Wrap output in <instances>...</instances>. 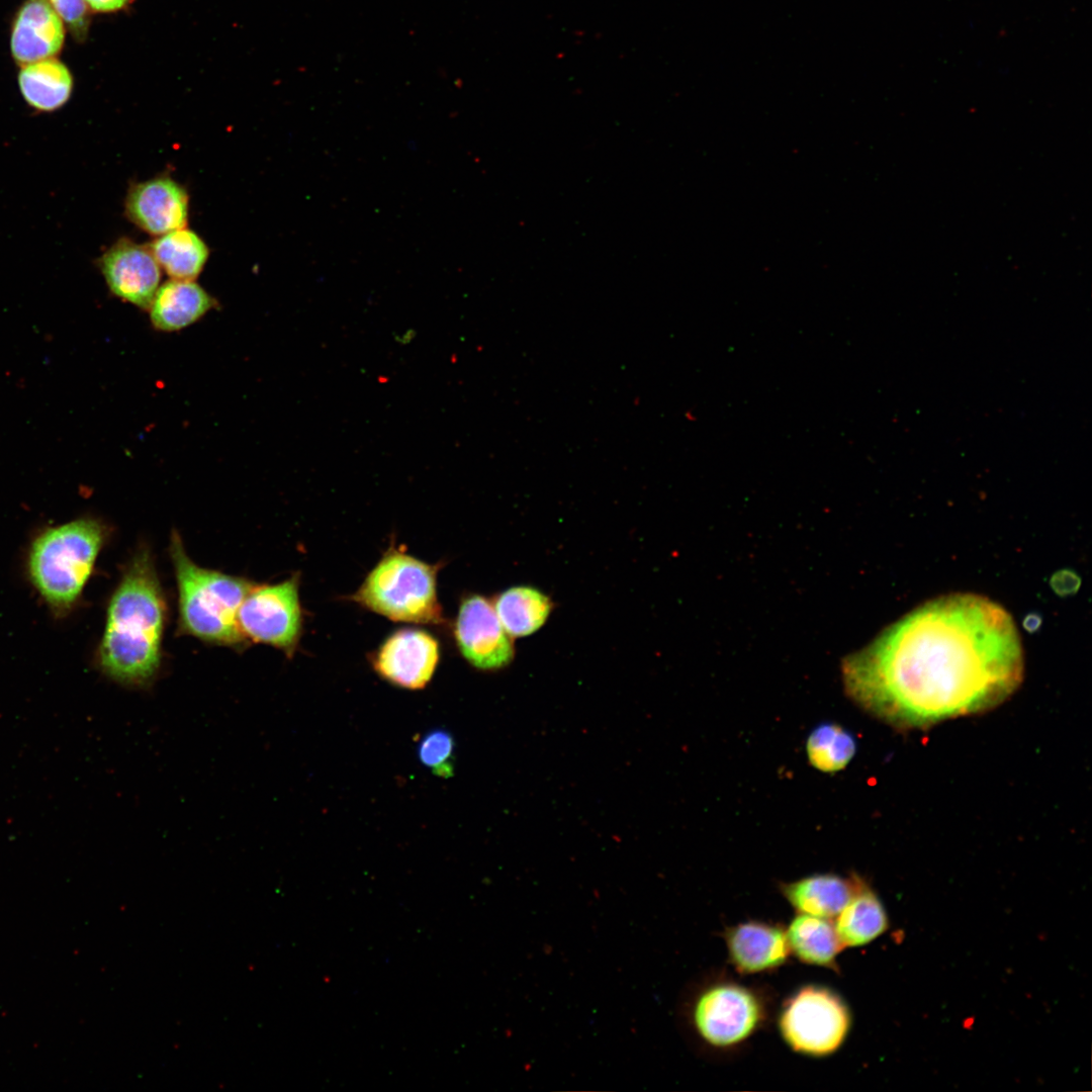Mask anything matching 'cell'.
I'll return each mask as SVG.
<instances>
[{"instance_id":"cell-7","label":"cell","mask_w":1092,"mask_h":1092,"mask_svg":"<svg viewBox=\"0 0 1092 1092\" xmlns=\"http://www.w3.org/2000/svg\"><path fill=\"white\" fill-rule=\"evenodd\" d=\"M298 575L275 584H253L238 611L246 640L264 643L292 656L302 629Z\"/></svg>"},{"instance_id":"cell-20","label":"cell","mask_w":1092,"mask_h":1092,"mask_svg":"<svg viewBox=\"0 0 1092 1092\" xmlns=\"http://www.w3.org/2000/svg\"><path fill=\"white\" fill-rule=\"evenodd\" d=\"M160 267L172 278L194 280L209 255L204 241L186 228L159 236L149 245Z\"/></svg>"},{"instance_id":"cell-9","label":"cell","mask_w":1092,"mask_h":1092,"mask_svg":"<svg viewBox=\"0 0 1092 1092\" xmlns=\"http://www.w3.org/2000/svg\"><path fill=\"white\" fill-rule=\"evenodd\" d=\"M761 1009L756 997L736 985H718L698 998L693 1018L699 1034L710 1044L738 1043L758 1025Z\"/></svg>"},{"instance_id":"cell-11","label":"cell","mask_w":1092,"mask_h":1092,"mask_svg":"<svg viewBox=\"0 0 1092 1092\" xmlns=\"http://www.w3.org/2000/svg\"><path fill=\"white\" fill-rule=\"evenodd\" d=\"M98 266L115 296L149 309L161 281V267L149 246L122 238L101 255Z\"/></svg>"},{"instance_id":"cell-3","label":"cell","mask_w":1092,"mask_h":1092,"mask_svg":"<svg viewBox=\"0 0 1092 1092\" xmlns=\"http://www.w3.org/2000/svg\"><path fill=\"white\" fill-rule=\"evenodd\" d=\"M170 555L179 595V631L211 644L245 647L238 611L254 583L198 566L176 532L171 535Z\"/></svg>"},{"instance_id":"cell-23","label":"cell","mask_w":1092,"mask_h":1092,"mask_svg":"<svg viewBox=\"0 0 1092 1092\" xmlns=\"http://www.w3.org/2000/svg\"><path fill=\"white\" fill-rule=\"evenodd\" d=\"M453 737L443 729H435L427 733L418 746V754L422 763L429 767L434 775L441 778L453 776Z\"/></svg>"},{"instance_id":"cell-6","label":"cell","mask_w":1092,"mask_h":1092,"mask_svg":"<svg viewBox=\"0 0 1092 1092\" xmlns=\"http://www.w3.org/2000/svg\"><path fill=\"white\" fill-rule=\"evenodd\" d=\"M850 1017L841 999L821 987L801 989L786 1002L780 1018L785 1040L796 1052L825 1056L843 1042Z\"/></svg>"},{"instance_id":"cell-22","label":"cell","mask_w":1092,"mask_h":1092,"mask_svg":"<svg viewBox=\"0 0 1092 1092\" xmlns=\"http://www.w3.org/2000/svg\"><path fill=\"white\" fill-rule=\"evenodd\" d=\"M856 752L854 736L839 724L826 722L815 727L806 741L810 764L826 774L845 768Z\"/></svg>"},{"instance_id":"cell-16","label":"cell","mask_w":1092,"mask_h":1092,"mask_svg":"<svg viewBox=\"0 0 1092 1092\" xmlns=\"http://www.w3.org/2000/svg\"><path fill=\"white\" fill-rule=\"evenodd\" d=\"M860 881L854 875L842 878L834 874H819L783 884L781 890L800 913L831 919L848 903Z\"/></svg>"},{"instance_id":"cell-15","label":"cell","mask_w":1092,"mask_h":1092,"mask_svg":"<svg viewBox=\"0 0 1092 1092\" xmlns=\"http://www.w3.org/2000/svg\"><path fill=\"white\" fill-rule=\"evenodd\" d=\"M214 306L215 299L193 280L171 279L159 286L149 310L156 330L176 332L196 323Z\"/></svg>"},{"instance_id":"cell-19","label":"cell","mask_w":1092,"mask_h":1092,"mask_svg":"<svg viewBox=\"0 0 1092 1092\" xmlns=\"http://www.w3.org/2000/svg\"><path fill=\"white\" fill-rule=\"evenodd\" d=\"M887 927L888 918L880 899L861 880L851 899L836 916L834 928L842 948L867 944Z\"/></svg>"},{"instance_id":"cell-4","label":"cell","mask_w":1092,"mask_h":1092,"mask_svg":"<svg viewBox=\"0 0 1092 1092\" xmlns=\"http://www.w3.org/2000/svg\"><path fill=\"white\" fill-rule=\"evenodd\" d=\"M106 535L100 521L81 518L48 528L33 540L28 574L55 614L65 615L78 601Z\"/></svg>"},{"instance_id":"cell-10","label":"cell","mask_w":1092,"mask_h":1092,"mask_svg":"<svg viewBox=\"0 0 1092 1092\" xmlns=\"http://www.w3.org/2000/svg\"><path fill=\"white\" fill-rule=\"evenodd\" d=\"M439 643L430 633L404 628L392 633L373 656L374 670L390 684L420 690L431 680L439 662Z\"/></svg>"},{"instance_id":"cell-5","label":"cell","mask_w":1092,"mask_h":1092,"mask_svg":"<svg viewBox=\"0 0 1092 1092\" xmlns=\"http://www.w3.org/2000/svg\"><path fill=\"white\" fill-rule=\"evenodd\" d=\"M437 565L397 549L388 550L351 600L392 621L438 624Z\"/></svg>"},{"instance_id":"cell-21","label":"cell","mask_w":1092,"mask_h":1092,"mask_svg":"<svg viewBox=\"0 0 1092 1092\" xmlns=\"http://www.w3.org/2000/svg\"><path fill=\"white\" fill-rule=\"evenodd\" d=\"M790 950L802 962L835 968V958L842 949L829 919L800 913L786 932Z\"/></svg>"},{"instance_id":"cell-14","label":"cell","mask_w":1092,"mask_h":1092,"mask_svg":"<svg viewBox=\"0 0 1092 1092\" xmlns=\"http://www.w3.org/2000/svg\"><path fill=\"white\" fill-rule=\"evenodd\" d=\"M730 959L742 973H756L782 965L790 948L786 932L762 922L739 924L726 934Z\"/></svg>"},{"instance_id":"cell-13","label":"cell","mask_w":1092,"mask_h":1092,"mask_svg":"<svg viewBox=\"0 0 1092 1092\" xmlns=\"http://www.w3.org/2000/svg\"><path fill=\"white\" fill-rule=\"evenodd\" d=\"M63 19L48 0H26L13 22L10 48L13 59L26 65L54 58L63 48Z\"/></svg>"},{"instance_id":"cell-18","label":"cell","mask_w":1092,"mask_h":1092,"mask_svg":"<svg viewBox=\"0 0 1092 1092\" xmlns=\"http://www.w3.org/2000/svg\"><path fill=\"white\" fill-rule=\"evenodd\" d=\"M18 85L30 107L40 112H52L69 100L73 78L62 62L48 58L23 65L18 74Z\"/></svg>"},{"instance_id":"cell-12","label":"cell","mask_w":1092,"mask_h":1092,"mask_svg":"<svg viewBox=\"0 0 1092 1092\" xmlns=\"http://www.w3.org/2000/svg\"><path fill=\"white\" fill-rule=\"evenodd\" d=\"M189 196L186 189L167 176L132 185L125 198L128 219L143 231L162 236L185 228Z\"/></svg>"},{"instance_id":"cell-17","label":"cell","mask_w":1092,"mask_h":1092,"mask_svg":"<svg viewBox=\"0 0 1092 1092\" xmlns=\"http://www.w3.org/2000/svg\"><path fill=\"white\" fill-rule=\"evenodd\" d=\"M492 604L503 627L513 639L530 636L540 630L554 608L546 593L524 584L505 589Z\"/></svg>"},{"instance_id":"cell-25","label":"cell","mask_w":1092,"mask_h":1092,"mask_svg":"<svg viewBox=\"0 0 1092 1092\" xmlns=\"http://www.w3.org/2000/svg\"><path fill=\"white\" fill-rule=\"evenodd\" d=\"M91 10L97 12H113L125 7L129 0H84Z\"/></svg>"},{"instance_id":"cell-2","label":"cell","mask_w":1092,"mask_h":1092,"mask_svg":"<svg viewBox=\"0 0 1092 1092\" xmlns=\"http://www.w3.org/2000/svg\"><path fill=\"white\" fill-rule=\"evenodd\" d=\"M165 621L166 603L153 558L142 549L126 566L108 605L97 651L101 671L126 687L152 685L161 666Z\"/></svg>"},{"instance_id":"cell-24","label":"cell","mask_w":1092,"mask_h":1092,"mask_svg":"<svg viewBox=\"0 0 1092 1092\" xmlns=\"http://www.w3.org/2000/svg\"><path fill=\"white\" fill-rule=\"evenodd\" d=\"M78 39L88 31L89 18L84 0H48Z\"/></svg>"},{"instance_id":"cell-8","label":"cell","mask_w":1092,"mask_h":1092,"mask_svg":"<svg viewBox=\"0 0 1092 1092\" xmlns=\"http://www.w3.org/2000/svg\"><path fill=\"white\" fill-rule=\"evenodd\" d=\"M454 636L462 656L479 670H500L514 660L513 638L503 627L493 604L480 595H471L460 604Z\"/></svg>"},{"instance_id":"cell-1","label":"cell","mask_w":1092,"mask_h":1092,"mask_svg":"<svg viewBox=\"0 0 1092 1092\" xmlns=\"http://www.w3.org/2000/svg\"><path fill=\"white\" fill-rule=\"evenodd\" d=\"M1014 620L977 594L938 597L913 609L842 664L849 698L898 730L988 712L1022 682Z\"/></svg>"}]
</instances>
